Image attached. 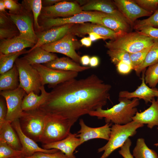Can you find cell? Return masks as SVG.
<instances>
[{"label": "cell", "instance_id": "ac0fdd59", "mask_svg": "<svg viewBox=\"0 0 158 158\" xmlns=\"http://www.w3.org/2000/svg\"><path fill=\"white\" fill-rule=\"evenodd\" d=\"M11 124L19 137L22 147V151L25 156L30 157L38 152L51 153L59 150L55 149L47 150L39 146L36 142L27 136L22 132L19 124V119L13 121Z\"/></svg>", "mask_w": 158, "mask_h": 158}, {"label": "cell", "instance_id": "681fc988", "mask_svg": "<svg viewBox=\"0 0 158 158\" xmlns=\"http://www.w3.org/2000/svg\"><path fill=\"white\" fill-rule=\"evenodd\" d=\"M62 0H44L42 1L43 7L49 6L53 5L56 3L62 1Z\"/></svg>", "mask_w": 158, "mask_h": 158}, {"label": "cell", "instance_id": "7a4b0ae2", "mask_svg": "<svg viewBox=\"0 0 158 158\" xmlns=\"http://www.w3.org/2000/svg\"><path fill=\"white\" fill-rule=\"evenodd\" d=\"M119 103L107 109H99L88 114L101 119L104 118L107 123L124 125L133 121L132 118L138 112L137 107L140 104L139 99L132 100L119 97Z\"/></svg>", "mask_w": 158, "mask_h": 158}, {"label": "cell", "instance_id": "c3c4849f", "mask_svg": "<svg viewBox=\"0 0 158 158\" xmlns=\"http://www.w3.org/2000/svg\"><path fill=\"white\" fill-rule=\"evenodd\" d=\"M99 63V58L97 56H94L90 57L89 65L90 67H96Z\"/></svg>", "mask_w": 158, "mask_h": 158}, {"label": "cell", "instance_id": "4316f807", "mask_svg": "<svg viewBox=\"0 0 158 158\" xmlns=\"http://www.w3.org/2000/svg\"><path fill=\"white\" fill-rule=\"evenodd\" d=\"M0 140L16 150H22V146L16 132L11 123L6 121L0 125Z\"/></svg>", "mask_w": 158, "mask_h": 158}, {"label": "cell", "instance_id": "74e56055", "mask_svg": "<svg viewBox=\"0 0 158 158\" xmlns=\"http://www.w3.org/2000/svg\"><path fill=\"white\" fill-rule=\"evenodd\" d=\"M151 47L135 53H129L133 70H135L143 63Z\"/></svg>", "mask_w": 158, "mask_h": 158}, {"label": "cell", "instance_id": "9c48e42d", "mask_svg": "<svg viewBox=\"0 0 158 158\" xmlns=\"http://www.w3.org/2000/svg\"><path fill=\"white\" fill-rule=\"evenodd\" d=\"M75 35L70 31L59 40L41 47L46 51L64 54L78 63L80 62V56L76 50L81 45L76 39Z\"/></svg>", "mask_w": 158, "mask_h": 158}, {"label": "cell", "instance_id": "3957f363", "mask_svg": "<svg viewBox=\"0 0 158 158\" xmlns=\"http://www.w3.org/2000/svg\"><path fill=\"white\" fill-rule=\"evenodd\" d=\"M156 41L139 31L126 32L106 42L108 49H121L129 53H135L151 47Z\"/></svg>", "mask_w": 158, "mask_h": 158}, {"label": "cell", "instance_id": "836d02e7", "mask_svg": "<svg viewBox=\"0 0 158 158\" xmlns=\"http://www.w3.org/2000/svg\"><path fill=\"white\" fill-rule=\"evenodd\" d=\"M145 80L150 87H155L158 83V63L148 67L146 70Z\"/></svg>", "mask_w": 158, "mask_h": 158}, {"label": "cell", "instance_id": "bcb514c9", "mask_svg": "<svg viewBox=\"0 0 158 158\" xmlns=\"http://www.w3.org/2000/svg\"><path fill=\"white\" fill-rule=\"evenodd\" d=\"M16 26L10 18L8 13L0 12V28H5Z\"/></svg>", "mask_w": 158, "mask_h": 158}, {"label": "cell", "instance_id": "6da1fadb", "mask_svg": "<svg viewBox=\"0 0 158 158\" xmlns=\"http://www.w3.org/2000/svg\"><path fill=\"white\" fill-rule=\"evenodd\" d=\"M111 86L95 74L74 78L53 88L39 108L45 112L77 121L81 116L102 108L109 99Z\"/></svg>", "mask_w": 158, "mask_h": 158}, {"label": "cell", "instance_id": "e0dca14e", "mask_svg": "<svg viewBox=\"0 0 158 158\" xmlns=\"http://www.w3.org/2000/svg\"><path fill=\"white\" fill-rule=\"evenodd\" d=\"M75 24H67L36 33L37 39V42L34 46L29 50L59 40L68 33Z\"/></svg>", "mask_w": 158, "mask_h": 158}, {"label": "cell", "instance_id": "8fae6325", "mask_svg": "<svg viewBox=\"0 0 158 158\" xmlns=\"http://www.w3.org/2000/svg\"><path fill=\"white\" fill-rule=\"evenodd\" d=\"M26 94L25 91L19 87L13 90L0 91V95L4 98L7 104V121L11 123L20 117L23 111V100Z\"/></svg>", "mask_w": 158, "mask_h": 158}, {"label": "cell", "instance_id": "db71d44e", "mask_svg": "<svg viewBox=\"0 0 158 158\" xmlns=\"http://www.w3.org/2000/svg\"><path fill=\"white\" fill-rule=\"evenodd\" d=\"M6 7L4 0H0V12L6 13Z\"/></svg>", "mask_w": 158, "mask_h": 158}, {"label": "cell", "instance_id": "d6986e66", "mask_svg": "<svg viewBox=\"0 0 158 158\" xmlns=\"http://www.w3.org/2000/svg\"><path fill=\"white\" fill-rule=\"evenodd\" d=\"M146 69L142 72L141 85L133 92L121 91L118 95L119 97L125 98L129 99L132 98L142 99L146 104L151 102L155 97H158V90L156 88H151L147 86L145 80V74Z\"/></svg>", "mask_w": 158, "mask_h": 158}, {"label": "cell", "instance_id": "30bf717a", "mask_svg": "<svg viewBox=\"0 0 158 158\" xmlns=\"http://www.w3.org/2000/svg\"><path fill=\"white\" fill-rule=\"evenodd\" d=\"M32 66L39 73L42 85L47 84L49 88H53L61 83L75 78L78 75V73L77 72L52 69L43 64Z\"/></svg>", "mask_w": 158, "mask_h": 158}, {"label": "cell", "instance_id": "cb8c5ba5", "mask_svg": "<svg viewBox=\"0 0 158 158\" xmlns=\"http://www.w3.org/2000/svg\"><path fill=\"white\" fill-rule=\"evenodd\" d=\"M49 68L61 71L81 72L90 67L82 66L68 57H58L54 60L42 64Z\"/></svg>", "mask_w": 158, "mask_h": 158}, {"label": "cell", "instance_id": "52a82bcc", "mask_svg": "<svg viewBox=\"0 0 158 158\" xmlns=\"http://www.w3.org/2000/svg\"><path fill=\"white\" fill-rule=\"evenodd\" d=\"M15 64L19 73V87L23 88L27 94L33 92L39 95L41 92L40 89L42 85L38 71L21 58H17Z\"/></svg>", "mask_w": 158, "mask_h": 158}, {"label": "cell", "instance_id": "277c9868", "mask_svg": "<svg viewBox=\"0 0 158 158\" xmlns=\"http://www.w3.org/2000/svg\"><path fill=\"white\" fill-rule=\"evenodd\" d=\"M46 113L44 126L40 141L43 144L60 141L66 138L70 133L71 127L77 121Z\"/></svg>", "mask_w": 158, "mask_h": 158}, {"label": "cell", "instance_id": "2e32d148", "mask_svg": "<svg viewBox=\"0 0 158 158\" xmlns=\"http://www.w3.org/2000/svg\"><path fill=\"white\" fill-rule=\"evenodd\" d=\"M80 130L78 132L77 137L80 140L81 144L94 139L100 138L108 141L111 132V123H107L103 126L92 128L87 126L82 119L79 120Z\"/></svg>", "mask_w": 158, "mask_h": 158}, {"label": "cell", "instance_id": "e575fe53", "mask_svg": "<svg viewBox=\"0 0 158 158\" xmlns=\"http://www.w3.org/2000/svg\"><path fill=\"white\" fill-rule=\"evenodd\" d=\"M107 54L110 57L111 62L116 65L121 61H126L131 64L129 53L124 50L108 49L107 51Z\"/></svg>", "mask_w": 158, "mask_h": 158}, {"label": "cell", "instance_id": "b9f144b4", "mask_svg": "<svg viewBox=\"0 0 158 158\" xmlns=\"http://www.w3.org/2000/svg\"><path fill=\"white\" fill-rule=\"evenodd\" d=\"M28 158H69L64 153L59 150L53 153H47L41 152L35 153Z\"/></svg>", "mask_w": 158, "mask_h": 158}, {"label": "cell", "instance_id": "ffe728a7", "mask_svg": "<svg viewBox=\"0 0 158 158\" xmlns=\"http://www.w3.org/2000/svg\"><path fill=\"white\" fill-rule=\"evenodd\" d=\"M77 133L71 132L64 139L56 142L43 144L42 148L47 150L55 149L64 153L69 158H76L74 152L82 145L80 139L76 136Z\"/></svg>", "mask_w": 158, "mask_h": 158}, {"label": "cell", "instance_id": "7c38bea8", "mask_svg": "<svg viewBox=\"0 0 158 158\" xmlns=\"http://www.w3.org/2000/svg\"><path fill=\"white\" fill-rule=\"evenodd\" d=\"M24 8L20 13L16 14L8 13L9 17L17 28L19 35L36 43L37 37L34 31V19L31 11L23 3Z\"/></svg>", "mask_w": 158, "mask_h": 158}, {"label": "cell", "instance_id": "9a60e30c", "mask_svg": "<svg viewBox=\"0 0 158 158\" xmlns=\"http://www.w3.org/2000/svg\"><path fill=\"white\" fill-rule=\"evenodd\" d=\"M70 31L75 36L81 37L91 32H94L110 40L114 39L125 33L116 32L102 25L90 23L75 24Z\"/></svg>", "mask_w": 158, "mask_h": 158}, {"label": "cell", "instance_id": "f5cc1de1", "mask_svg": "<svg viewBox=\"0 0 158 158\" xmlns=\"http://www.w3.org/2000/svg\"><path fill=\"white\" fill-rule=\"evenodd\" d=\"M80 41L82 45L87 47H89L91 45L92 41L89 37H84Z\"/></svg>", "mask_w": 158, "mask_h": 158}, {"label": "cell", "instance_id": "816d5d0a", "mask_svg": "<svg viewBox=\"0 0 158 158\" xmlns=\"http://www.w3.org/2000/svg\"><path fill=\"white\" fill-rule=\"evenodd\" d=\"M90 57L88 55H84L80 58V62L83 66L89 65Z\"/></svg>", "mask_w": 158, "mask_h": 158}, {"label": "cell", "instance_id": "f546056e", "mask_svg": "<svg viewBox=\"0 0 158 158\" xmlns=\"http://www.w3.org/2000/svg\"><path fill=\"white\" fill-rule=\"evenodd\" d=\"M132 155L134 158H158L156 152L148 147L142 138L137 139Z\"/></svg>", "mask_w": 158, "mask_h": 158}, {"label": "cell", "instance_id": "6f0895ef", "mask_svg": "<svg viewBox=\"0 0 158 158\" xmlns=\"http://www.w3.org/2000/svg\"><path fill=\"white\" fill-rule=\"evenodd\" d=\"M156 101L158 103V97H157V100H156Z\"/></svg>", "mask_w": 158, "mask_h": 158}, {"label": "cell", "instance_id": "11a10c76", "mask_svg": "<svg viewBox=\"0 0 158 158\" xmlns=\"http://www.w3.org/2000/svg\"><path fill=\"white\" fill-rule=\"evenodd\" d=\"M9 158H28L27 157L23 155H22L18 156L12 157Z\"/></svg>", "mask_w": 158, "mask_h": 158}, {"label": "cell", "instance_id": "8d00e7d4", "mask_svg": "<svg viewBox=\"0 0 158 158\" xmlns=\"http://www.w3.org/2000/svg\"><path fill=\"white\" fill-rule=\"evenodd\" d=\"M23 155L22 150H16L0 140V158H9Z\"/></svg>", "mask_w": 158, "mask_h": 158}, {"label": "cell", "instance_id": "d4e9b609", "mask_svg": "<svg viewBox=\"0 0 158 158\" xmlns=\"http://www.w3.org/2000/svg\"><path fill=\"white\" fill-rule=\"evenodd\" d=\"M58 57L55 54L47 51L40 47L28 50L27 53L21 58L33 65L43 64L54 60Z\"/></svg>", "mask_w": 158, "mask_h": 158}, {"label": "cell", "instance_id": "7bdbcfd3", "mask_svg": "<svg viewBox=\"0 0 158 158\" xmlns=\"http://www.w3.org/2000/svg\"><path fill=\"white\" fill-rule=\"evenodd\" d=\"M139 31L155 41L158 40V28L146 26L140 29Z\"/></svg>", "mask_w": 158, "mask_h": 158}, {"label": "cell", "instance_id": "ab89813d", "mask_svg": "<svg viewBox=\"0 0 158 158\" xmlns=\"http://www.w3.org/2000/svg\"><path fill=\"white\" fill-rule=\"evenodd\" d=\"M134 2L144 10L154 13L158 6V0H134Z\"/></svg>", "mask_w": 158, "mask_h": 158}, {"label": "cell", "instance_id": "f907efd6", "mask_svg": "<svg viewBox=\"0 0 158 158\" xmlns=\"http://www.w3.org/2000/svg\"><path fill=\"white\" fill-rule=\"evenodd\" d=\"M89 37L92 41H94L99 39H102L103 40H107L106 38L94 32H91L88 34Z\"/></svg>", "mask_w": 158, "mask_h": 158}, {"label": "cell", "instance_id": "d6a6232c", "mask_svg": "<svg viewBox=\"0 0 158 158\" xmlns=\"http://www.w3.org/2000/svg\"><path fill=\"white\" fill-rule=\"evenodd\" d=\"M32 11L34 19V27L37 32L43 30L42 28L39 23V17L40 16L42 8L41 0H25L22 2Z\"/></svg>", "mask_w": 158, "mask_h": 158}, {"label": "cell", "instance_id": "7402d4cb", "mask_svg": "<svg viewBox=\"0 0 158 158\" xmlns=\"http://www.w3.org/2000/svg\"><path fill=\"white\" fill-rule=\"evenodd\" d=\"M150 106L144 111L137 112L132 118L133 121L139 123L147 125L150 129L154 126H158V103L154 98Z\"/></svg>", "mask_w": 158, "mask_h": 158}, {"label": "cell", "instance_id": "f1b7e54d", "mask_svg": "<svg viewBox=\"0 0 158 158\" xmlns=\"http://www.w3.org/2000/svg\"><path fill=\"white\" fill-rule=\"evenodd\" d=\"M19 73L14 64L13 68L0 75V91L13 90L18 87Z\"/></svg>", "mask_w": 158, "mask_h": 158}, {"label": "cell", "instance_id": "7dc6e473", "mask_svg": "<svg viewBox=\"0 0 158 158\" xmlns=\"http://www.w3.org/2000/svg\"><path fill=\"white\" fill-rule=\"evenodd\" d=\"M7 107L4 98L1 96L0 98V125L6 121Z\"/></svg>", "mask_w": 158, "mask_h": 158}, {"label": "cell", "instance_id": "5bb4252c", "mask_svg": "<svg viewBox=\"0 0 158 158\" xmlns=\"http://www.w3.org/2000/svg\"><path fill=\"white\" fill-rule=\"evenodd\" d=\"M113 2L118 10L131 27L138 18L150 16L153 13L143 9L133 0H114Z\"/></svg>", "mask_w": 158, "mask_h": 158}, {"label": "cell", "instance_id": "ee69618b", "mask_svg": "<svg viewBox=\"0 0 158 158\" xmlns=\"http://www.w3.org/2000/svg\"><path fill=\"white\" fill-rule=\"evenodd\" d=\"M132 142L129 138L125 142L119 150L118 153L123 158H134L130 151Z\"/></svg>", "mask_w": 158, "mask_h": 158}, {"label": "cell", "instance_id": "4dcf8cb0", "mask_svg": "<svg viewBox=\"0 0 158 158\" xmlns=\"http://www.w3.org/2000/svg\"><path fill=\"white\" fill-rule=\"evenodd\" d=\"M25 49L17 52L4 54L0 53V74L3 73L11 69L16 59L21 55L27 54Z\"/></svg>", "mask_w": 158, "mask_h": 158}, {"label": "cell", "instance_id": "f6af8a7d", "mask_svg": "<svg viewBox=\"0 0 158 158\" xmlns=\"http://www.w3.org/2000/svg\"><path fill=\"white\" fill-rule=\"evenodd\" d=\"M116 66L117 72L121 74H127L133 70L131 64L125 61L120 62Z\"/></svg>", "mask_w": 158, "mask_h": 158}, {"label": "cell", "instance_id": "8992f818", "mask_svg": "<svg viewBox=\"0 0 158 158\" xmlns=\"http://www.w3.org/2000/svg\"><path fill=\"white\" fill-rule=\"evenodd\" d=\"M47 113L38 108L23 111L19 119L21 129L27 136L35 142H40L44 130Z\"/></svg>", "mask_w": 158, "mask_h": 158}, {"label": "cell", "instance_id": "5b68a950", "mask_svg": "<svg viewBox=\"0 0 158 158\" xmlns=\"http://www.w3.org/2000/svg\"><path fill=\"white\" fill-rule=\"evenodd\" d=\"M144 125L133 121L124 125H112L107 142L97 150L98 152H104L100 158H107L114 150L122 146L129 137L134 135L137 130Z\"/></svg>", "mask_w": 158, "mask_h": 158}, {"label": "cell", "instance_id": "603a6c76", "mask_svg": "<svg viewBox=\"0 0 158 158\" xmlns=\"http://www.w3.org/2000/svg\"><path fill=\"white\" fill-rule=\"evenodd\" d=\"M81 7L83 11H99L107 14L118 15L125 18L118 10L113 1H111L90 0L87 1Z\"/></svg>", "mask_w": 158, "mask_h": 158}, {"label": "cell", "instance_id": "9f6ffc18", "mask_svg": "<svg viewBox=\"0 0 158 158\" xmlns=\"http://www.w3.org/2000/svg\"><path fill=\"white\" fill-rule=\"evenodd\" d=\"M157 130H158V127H157ZM154 145L156 146V147H157L158 146V141H157V142L154 144Z\"/></svg>", "mask_w": 158, "mask_h": 158}, {"label": "cell", "instance_id": "60d3db41", "mask_svg": "<svg viewBox=\"0 0 158 158\" xmlns=\"http://www.w3.org/2000/svg\"><path fill=\"white\" fill-rule=\"evenodd\" d=\"M16 27L0 28V40L11 39L18 35L19 32Z\"/></svg>", "mask_w": 158, "mask_h": 158}, {"label": "cell", "instance_id": "4fadbf2b", "mask_svg": "<svg viewBox=\"0 0 158 158\" xmlns=\"http://www.w3.org/2000/svg\"><path fill=\"white\" fill-rule=\"evenodd\" d=\"M83 11L78 3L63 0L51 6L42 7L40 16L41 18H66Z\"/></svg>", "mask_w": 158, "mask_h": 158}, {"label": "cell", "instance_id": "f35d334b", "mask_svg": "<svg viewBox=\"0 0 158 158\" xmlns=\"http://www.w3.org/2000/svg\"><path fill=\"white\" fill-rule=\"evenodd\" d=\"M6 9L9 10V13L16 14L20 13L23 10V4L14 0H4Z\"/></svg>", "mask_w": 158, "mask_h": 158}, {"label": "cell", "instance_id": "44dd1931", "mask_svg": "<svg viewBox=\"0 0 158 158\" xmlns=\"http://www.w3.org/2000/svg\"><path fill=\"white\" fill-rule=\"evenodd\" d=\"M36 43L19 35L11 39L0 40V53L8 54L18 52L28 47L31 48Z\"/></svg>", "mask_w": 158, "mask_h": 158}, {"label": "cell", "instance_id": "83f0119b", "mask_svg": "<svg viewBox=\"0 0 158 158\" xmlns=\"http://www.w3.org/2000/svg\"><path fill=\"white\" fill-rule=\"evenodd\" d=\"M101 21L102 25L116 32H129L131 27L125 18L116 15L106 14Z\"/></svg>", "mask_w": 158, "mask_h": 158}, {"label": "cell", "instance_id": "1f68e13d", "mask_svg": "<svg viewBox=\"0 0 158 158\" xmlns=\"http://www.w3.org/2000/svg\"><path fill=\"white\" fill-rule=\"evenodd\" d=\"M158 63V40L151 47L143 63L134 71L138 77L146 68Z\"/></svg>", "mask_w": 158, "mask_h": 158}, {"label": "cell", "instance_id": "d590c367", "mask_svg": "<svg viewBox=\"0 0 158 158\" xmlns=\"http://www.w3.org/2000/svg\"><path fill=\"white\" fill-rule=\"evenodd\" d=\"M146 26L158 28V6L156 10L148 18L137 20L133 28L135 31H139L141 28Z\"/></svg>", "mask_w": 158, "mask_h": 158}, {"label": "cell", "instance_id": "ba28073f", "mask_svg": "<svg viewBox=\"0 0 158 158\" xmlns=\"http://www.w3.org/2000/svg\"><path fill=\"white\" fill-rule=\"evenodd\" d=\"M107 13L97 11H83L71 17L51 18H41L43 30L67 24H79L91 22L102 25L101 19Z\"/></svg>", "mask_w": 158, "mask_h": 158}, {"label": "cell", "instance_id": "484cf974", "mask_svg": "<svg viewBox=\"0 0 158 158\" xmlns=\"http://www.w3.org/2000/svg\"><path fill=\"white\" fill-rule=\"evenodd\" d=\"M40 90L41 92L40 95L36 94L33 92L25 95L22 103L23 111L36 110L45 102L49 96V92L46 91L44 86H42Z\"/></svg>", "mask_w": 158, "mask_h": 158}]
</instances>
